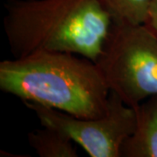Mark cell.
I'll return each mask as SVG.
<instances>
[{"label":"cell","mask_w":157,"mask_h":157,"mask_svg":"<svg viewBox=\"0 0 157 157\" xmlns=\"http://www.w3.org/2000/svg\"><path fill=\"white\" fill-rule=\"evenodd\" d=\"M4 30L13 58L72 52L96 63L112 26L100 0H7Z\"/></svg>","instance_id":"obj_1"},{"label":"cell","mask_w":157,"mask_h":157,"mask_svg":"<svg viewBox=\"0 0 157 157\" xmlns=\"http://www.w3.org/2000/svg\"><path fill=\"white\" fill-rule=\"evenodd\" d=\"M0 89L75 117L105 116L110 90L95 62L72 52H37L0 62Z\"/></svg>","instance_id":"obj_2"},{"label":"cell","mask_w":157,"mask_h":157,"mask_svg":"<svg viewBox=\"0 0 157 157\" xmlns=\"http://www.w3.org/2000/svg\"><path fill=\"white\" fill-rule=\"evenodd\" d=\"M96 64L127 106L157 94V37L145 25L113 23Z\"/></svg>","instance_id":"obj_3"},{"label":"cell","mask_w":157,"mask_h":157,"mask_svg":"<svg viewBox=\"0 0 157 157\" xmlns=\"http://www.w3.org/2000/svg\"><path fill=\"white\" fill-rule=\"evenodd\" d=\"M42 126L61 130L90 157H121V148L135 132L137 116L119 96L110 92L107 113L101 118L75 117L67 113L32 101H23Z\"/></svg>","instance_id":"obj_4"},{"label":"cell","mask_w":157,"mask_h":157,"mask_svg":"<svg viewBox=\"0 0 157 157\" xmlns=\"http://www.w3.org/2000/svg\"><path fill=\"white\" fill-rule=\"evenodd\" d=\"M137 124L135 132L121 148V157H157V94L135 107Z\"/></svg>","instance_id":"obj_5"},{"label":"cell","mask_w":157,"mask_h":157,"mask_svg":"<svg viewBox=\"0 0 157 157\" xmlns=\"http://www.w3.org/2000/svg\"><path fill=\"white\" fill-rule=\"evenodd\" d=\"M42 127L28 134L29 144L39 157L78 156L73 141L64 132L50 126Z\"/></svg>","instance_id":"obj_6"},{"label":"cell","mask_w":157,"mask_h":157,"mask_svg":"<svg viewBox=\"0 0 157 157\" xmlns=\"http://www.w3.org/2000/svg\"><path fill=\"white\" fill-rule=\"evenodd\" d=\"M115 24L145 25L155 0H100Z\"/></svg>","instance_id":"obj_7"},{"label":"cell","mask_w":157,"mask_h":157,"mask_svg":"<svg viewBox=\"0 0 157 157\" xmlns=\"http://www.w3.org/2000/svg\"><path fill=\"white\" fill-rule=\"evenodd\" d=\"M145 25L157 37V0L152 5Z\"/></svg>","instance_id":"obj_8"}]
</instances>
